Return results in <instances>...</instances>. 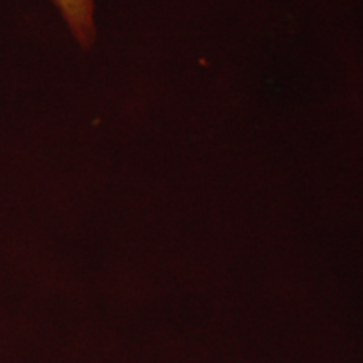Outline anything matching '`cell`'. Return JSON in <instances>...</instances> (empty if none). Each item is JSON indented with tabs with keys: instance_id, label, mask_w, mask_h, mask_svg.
Returning a JSON list of instances; mask_svg holds the SVG:
<instances>
[{
	"instance_id": "6da1fadb",
	"label": "cell",
	"mask_w": 363,
	"mask_h": 363,
	"mask_svg": "<svg viewBox=\"0 0 363 363\" xmlns=\"http://www.w3.org/2000/svg\"><path fill=\"white\" fill-rule=\"evenodd\" d=\"M54 6L61 12L72 35L84 48L96 38L94 27V0H52Z\"/></svg>"
}]
</instances>
